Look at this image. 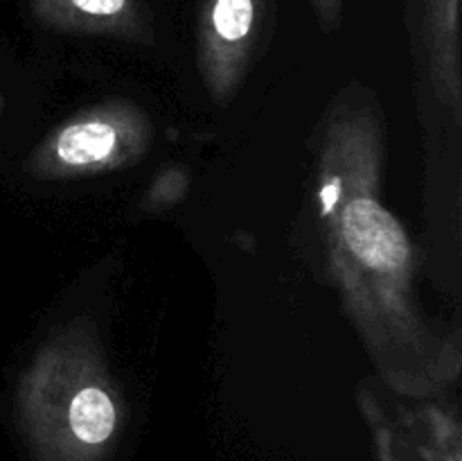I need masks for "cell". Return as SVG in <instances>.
<instances>
[{"label":"cell","mask_w":462,"mask_h":461,"mask_svg":"<svg viewBox=\"0 0 462 461\" xmlns=\"http://www.w3.org/2000/svg\"><path fill=\"white\" fill-rule=\"evenodd\" d=\"M343 235L355 256L373 269H397L409 258V240L402 226L373 199H355L346 208Z\"/></svg>","instance_id":"6da1fadb"},{"label":"cell","mask_w":462,"mask_h":461,"mask_svg":"<svg viewBox=\"0 0 462 461\" xmlns=\"http://www.w3.org/2000/svg\"><path fill=\"white\" fill-rule=\"evenodd\" d=\"M68 428L84 450L104 446L116 429V407L102 389H84L68 409Z\"/></svg>","instance_id":"7a4b0ae2"},{"label":"cell","mask_w":462,"mask_h":461,"mask_svg":"<svg viewBox=\"0 0 462 461\" xmlns=\"http://www.w3.org/2000/svg\"><path fill=\"white\" fill-rule=\"evenodd\" d=\"M113 147H116V131L106 122L72 125L59 138V156L72 165L106 158Z\"/></svg>","instance_id":"3957f363"},{"label":"cell","mask_w":462,"mask_h":461,"mask_svg":"<svg viewBox=\"0 0 462 461\" xmlns=\"http://www.w3.org/2000/svg\"><path fill=\"white\" fill-rule=\"evenodd\" d=\"M54 5L61 12H75V16L99 18V21H111V18H122L129 9L131 0H45Z\"/></svg>","instance_id":"277c9868"},{"label":"cell","mask_w":462,"mask_h":461,"mask_svg":"<svg viewBox=\"0 0 462 461\" xmlns=\"http://www.w3.org/2000/svg\"><path fill=\"white\" fill-rule=\"evenodd\" d=\"M438 3H440L442 7H445V14H447V9H451V7H454V3H456V0H438Z\"/></svg>","instance_id":"5b68a950"}]
</instances>
